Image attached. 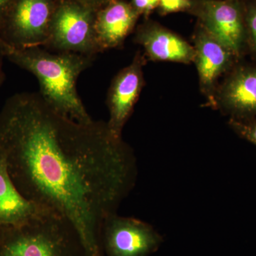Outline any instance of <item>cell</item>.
<instances>
[{"label":"cell","instance_id":"obj_16","mask_svg":"<svg viewBox=\"0 0 256 256\" xmlns=\"http://www.w3.org/2000/svg\"><path fill=\"white\" fill-rule=\"evenodd\" d=\"M160 13L168 14L178 12L190 11L192 0H160Z\"/></svg>","mask_w":256,"mask_h":256},{"label":"cell","instance_id":"obj_4","mask_svg":"<svg viewBox=\"0 0 256 256\" xmlns=\"http://www.w3.org/2000/svg\"><path fill=\"white\" fill-rule=\"evenodd\" d=\"M97 10L74 1L60 0L44 48L95 57L101 50L96 37Z\"/></svg>","mask_w":256,"mask_h":256},{"label":"cell","instance_id":"obj_5","mask_svg":"<svg viewBox=\"0 0 256 256\" xmlns=\"http://www.w3.org/2000/svg\"><path fill=\"white\" fill-rule=\"evenodd\" d=\"M60 0H12L0 28L2 44L13 48L45 46Z\"/></svg>","mask_w":256,"mask_h":256},{"label":"cell","instance_id":"obj_3","mask_svg":"<svg viewBox=\"0 0 256 256\" xmlns=\"http://www.w3.org/2000/svg\"><path fill=\"white\" fill-rule=\"evenodd\" d=\"M0 256H86L76 230L54 212L22 225L0 226Z\"/></svg>","mask_w":256,"mask_h":256},{"label":"cell","instance_id":"obj_14","mask_svg":"<svg viewBox=\"0 0 256 256\" xmlns=\"http://www.w3.org/2000/svg\"><path fill=\"white\" fill-rule=\"evenodd\" d=\"M246 41L256 55V0H246Z\"/></svg>","mask_w":256,"mask_h":256},{"label":"cell","instance_id":"obj_19","mask_svg":"<svg viewBox=\"0 0 256 256\" xmlns=\"http://www.w3.org/2000/svg\"><path fill=\"white\" fill-rule=\"evenodd\" d=\"M12 0H0V28Z\"/></svg>","mask_w":256,"mask_h":256},{"label":"cell","instance_id":"obj_17","mask_svg":"<svg viewBox=\"0 0 256 256\" xmlns=\"http://www.w3.org/2000/svg\"><path fill=\"white\" fill-rule=\"evenodd\" d=\"M131 4L140 15H148L159 6L160 0H132Z\"/></svg>","mask_w":256,"mask_h":256},{"label":"cell","instance_id":"obj_1","mask_svg":"<svg viewBox=\"0 0 256 256\" xmlns=\"http://www.w3.org/2000/svg\"><path fill=\"white\" fill-rule=\"evenodd\" d=\"M0 156L26 200L68 220L86 256H104L100 230L136 182V160L107 122L60 114L40 92L10 97L0 110Z\"/></svg>","mask_w":256,"mask_h":256},{"label":"cell","instance_id":"obj_15","mask_svg":"<svg viewBox=\"0 0 256 256\" xmlns=\"http://www.w3.org/2000/svg\"><path fill=\"white\" fill-rule=\"evenodd\" d=\"M230 126L249 142L256 146V118L247 121L230 119Z\"/></svg>","mask_w":256,"mask_h":256},{"label":"cell","instance_id":"obj_7","mask_svg":"<svg viewBox=\"0 0 256 256\" xmlns=\"http://www.w3.org/2000/svg\"><path fill=\"white\" fill-rule=\"evenodd\" d=\"M161 236L149 224L117 214L106 218L100 246L106 256H149L159 248Z\"/></svg>","mask_w":256,"mask_h":256},{"label":"cell","instance_id":"obj_8","mask_svg":"<svg viewBox=\"0 0 256 256\" xmlns=\"http://www.w3.org/2000/svg\"><path fill=\"white\" fill-rule=\"evenodd\" d=\"M144 64V57L138 53L132 63L114 77L109 89L107 104L110 118L107 126L116 138H121L124 124L142 90Z\"/></svg>","mask_w":256,"mask_h":256},{"label":"cell","instance_id":"obj_13","mask_svg":"<svg viewBox=\"0 0 256 256\" xmlns=\"http://www.w3.org/2000/svg\"><path fill=\"white\" fill-rule=\"evenodd\" d=\"M197 70L202 86L210 90L218 76L229 68L233 54L200 24L194 47Z\"/></svg>","mask_w":256,"mask_h":256},{"label":"cell","instance_id":"obj_10","mask_svg":"<svg viewBox=\"0 0 256 256\" xmlns=\"http://www.w3.org/2000/svg\"><path fill=\"white\" fill-rule=\"evenodd\" d=\"M136 41L144 47L152 60L185 64L194 62V47L158 24L148 22L140 26Z\"/></svg>","mask_w":256,"mask_h":256},{"label":"cell","instance_id":"obj_12","mask_svg":"<svg viewBox=\"0 0 256 256\" xmlns=\"http://www.w3.org/2000/svg\"><path fill=\"white\" fill-rule=\"evenodd\" d=\"M48 212L50 210L28 201L20 193L10 176L6 162L0 156V222L22 225Z\"/></svg>","mask_w":256,"mask_h":256},{"label":"cell","instance_id":"obj_11","mask_svg":"<svg viewBox=\"0 0 256 256\" xmlns=\"http://www.w3.org/2000/svg\"><path fill=\"white\" fill-rule=\"evenodd\" d=\"M220 100L232 119L256 118V67L242 66L234 70L220 89Z\"/></svg>","mask_w":256,"mask_h":256},{"label":"cell","instance_id":"obj_20","mask_svg":"<svg viewBox=\"0 0 256 256\" xmlns=\"http://www.w3.org/2000/svg\"><path fill=\"white\" fill-rule=\"evenodd\" d=\"M5 57L4 48L0 40V86L2 85L5 80V74L3 70V58Z\"/></svg>","mask_w":256,"mask_h":256},{"label":"cell","instance_id":"obj_9","mask_svg":"<svg viewBox=\"0 0 256 256\" xmlns=\"http://www.w3.org/2000/svg\"><path fill=\"white\" fill-rule=\"evenodd\" d=\"M140 16L131 3L110 0L96 12L95 30L101 52L120 46Z\"/></svg>","mask_w":256,"mask_h":256},{"label":"cell","instance_id":"obj_18","mask_svg":"<svg viewBox=\"0 0 256 256\" xmlns=\"http://www.w3.org/2000/svg\"><path fill=\"white\" fill-rule=\"evenodd\" d=\"M74 1L98 10L107 4L110 0H74Z\"/></svg>","mask_w":256,"mask_h":256},{"label":"cell","instance_id":"obj_6","mask_svg":"<svg viewBox=\"0 0 256 256\" xmlns=\"http://www.w3.org/2000/svg\"><path fill=\"white\" fill-rule=\"evenodd\" d=\"M190 11L235 58L240 56L246 41V0H192Z\"/></svg>","mask_w":256,"mask_h":256},{"label":"cell","instance_id":"obj_2","mask_svg":"<svg viewBox=\"0 0 256 256\" xmlns=\"http://www.w3.org/2000/svg\"><path fill=\"white\" fill-rule=\"evenodd\" d=\"M2 45L8 60L36 76L40 95L54 110L78 122H92L77 92L76 82L95 57L42 46L13 48Z\"/></svg>","mask_w":256,"mask_h":256},{"label":"cell","instance_id":"obj_21","mask_svg":"<svg viewBox=\"0 0 256 256\" xmlns=\"http://www.w3.org/2000/svg\"><path fill=\"white\" fill-rule=\"evenodd\" d=\"M2 225H3V224H2L1 222H0V226H1Z\"/></svg>","mask_w":256,"mask_h":256}]
</instances>
